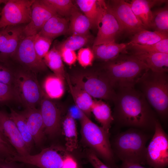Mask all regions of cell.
<instances>
[{
	"label": "cell",
	"mask_w": 168,
	"mask_h": 168,
	"mask_svg": "<svg viewBox=\"0 0 168 168\" xmlns=\"http://www.w3.org/2000/svg\"><path fill=\"white\" fill-rule=\"evenodd\" d=\"M25 164L0 157V168H24Z\"/></svg>",
	"instance_id": "42"
},
{
	"label": "cell",
	"mask_w": 168,
	"mask_h": 168,
	"mask_svg": "<svg viewBox=\"0 0 168 168\" xmlns=\"http://www.w3.org/2000/svg\"><path fill=\"white\" fill-rule=\"evenodd\" d=\"M131 54L141 61L148 69L152 71L168 72V54L133 52Z\"/></svg>",
	"instance_id": "21"
},
{
	"label": "cell",
	"mask_w": 168,
	"mask_h": 168,
	"mask_svg": "<svg viewBox=\"0 0 168 168\" xmlns=\"http://www.w3.org/2000/svg\"><path fill=\"white\" fill-rule=\"evenodd\" d=\"M131 44L117 43L115 42L93 46L92 50L95 57L99 60L107 62L112 60L122 54H128L127 49Z\"/></svg>",
	"instance_id": "20"
},
{
	"label": "cell",
	"mask_w": 168,
	"mask_h": 168,
	"mask_svg": "<svg viewBox=\"0 0 168 168\" xmlns=\"http://www.w3.org/2000/svg\"><path fill=\"white\" fill-rule=\"evenodd\" d=\"M58 50L60 53L63 61L67 64L71 66L75 63L77 60V55L75 51L66 49Z\"/></svg>",
	"instance_id": "41"
},
{
	"label": "cell",
	"mask_w": 168,
	"mask_h": 168,
	"mask_svg": "<svg viewBox=\"0 0 168 168\" xmlns=\"http://www.w3.org/2000/svg\"><path fill=\"white\" fill-rule=\"evenodd\" d=\"M62 147L52 146L34 155H17L10 160L31 165L40 168H61L63 160L68 154Z\"/></svg>",
	"instance_id": "9"
},
{
	"label": "cell",
	"mask_w": 168,
	"mask_h": 168,
	"mask_svg": "<svg viewBox=\"0 0 168 168\" xmlns=\"http://www.w3.org/2000/svg\"><path fill=\"white\" fill-rule=\"evenodd\" d=\"M119 168H150L144 167L139 164L122 162Z\"/></svg>",
	"instance_id": "45"
},
{
	"label": "cell",
	"mask_w": 168,
	"mask_h": 168,
	"mask_svg": "<svg viewBox=\"0 0 168 168\" xmlns=\"http://www.w3.org/2000/svg\"><path fill=\"white\" fill-rule=\"evenodd\" d=\"M164 0H132L128 2L133 13L139 21L147 30L151 29L152 17L151 8L167 2Z\"/></svg>",
	"instance_id": "19"
},
{
	"label": "cell",
	"mask_w": 168,
	"mask_h": 168,
	"mask_svg": "<svg viewBox=\"0 0 168 168\" xmlns=\"http://www.w3.org/2000/svg\"><path fill=\"white\" fill-rule=\"evenodd\" d=\"M100 10L97 24L98 30L93 46L115 42L123 32L117 20L108 10L104 0H99Z\"/></svg>",
	"instance_id": "11"
},
{
	"label": "cell",
	"mask_w": 168,
	"mask_h": 168,
	"mask_svg": "<svg viewBox=\"0 0 168 168\" xmlns=\"http://www.w3.org/2000/svg\"><path fill=\"white\" fill-rule=\"evenodd\" d=\"M91 39L90 34L86 35H72L55 46L58 50L66 49L75 51L80 49L89 43Z\"/></svg>",
	"instance_id": "33"
},
{
	"label": "cell",
	"mask_w": 168,
	"mask_h": 168,
	"mask_svg": "<svg viewBox=\"0 0 168 168\" xmlns=\"http://www.w3.org/2000/svg\"><path fill=\"white\" fill-rule=\"evenodd\" d=\"M0 134L2 135V134H1V133L0 132Z\"/></svg>",
	"instance_id": "47"
},
{
	"label": "cell",
	"mask_w": 168,
	"mask_h": 168,
	"mask_svg": "<svg viewBox=\"0 0 168 168\" xmlns=\"http://www.w3.org/2000/svg\"><path fill=\"white\" fill-rule=\"evenodd\" d=\"M75 2L81 10L90 21L92 28H97L100 10L99 0H77Z\"/></svg>",
	"instance_id": "31"
},
{
	"label": "cell",
	"mask_w": 168,
	"mask_h": 168,
	"mask_svg": "<svg viewBox=\"0 0 168 168\" xmlns=\"http://www.w3.org/2000/svg\"><path fill=\"white\" fill-rule=\"evenodd\" d=\"M69 86L76 105L88 117L91 112V108L94 102L92 97L76 85L73 86L69 84Z\"/></svg>",
	"instance_id": "26"
},
{
	"label": "cell",
	"mask_w": 168,
	"mask_h": 168,
	"mask_svg": "<svg viewBox=\"0 0 168 168\" xmlns=\"http://www.w3.org/2000/svg\"><path fill=\"white\" fill-rule=\"evenodd\" d=\"M116 93L113 116L119 127L154 132L159 119L141 91L135 87H128L119 89Z\"/></svg>",
	"instance_id": "1"
},
{
	"label": "cell",
	"mask_w": 168,
	"mask_h": 168,
	"mask_svg": "<svg viewBox=\"0 0 168 168\" xmlns=\"http://www.w3.org/2000/svg\"><path fill=\"white\" fill-rule=\"evenodd\" d=\"M74 85L82 88L92 97L113 101L116 93L106 77L99 72L82 73L74 77Z\"/></svg>",
	"instance_id": "7"
},
{
	"label": "cell",
	"mask_w": 168,
	"mask_h": 168,
	"mask_svg": "<svg viewBox=\"0 0 168 168\" xmlns=\"http://www.w3.org/2000/svg\"><path fill=\"white\" fill-rule=\"evenodd\" d=\"M104 62L99 72L106 77L114 90L135 87L149 69L131 54H121L114 59Z\"/></svg>",
	"instance_id": "2"
},
{
	"label": "cell",
	"mask_w": 168,
	"mask_h": 168,
	"mask_svg": "<svg viewBox=\"0 0 168 168\" xmlns=\"http://www.w3.org/2000/svg\"><path fill=\"white\" fill-rule=\"evenodd\" d=\"M56 15H58L40 0H35L31 7L30 20L24 26L25 35L31 36L38 34L47 21Z\"/></svg>",
	"instance_id": "17"
},
{
	"label": "cell",
	"mask_w": 168,
	"mask_h": 168,
	"mask_svg": "<svg viewBox=\"0 0 168 168\" xmlns=\"http://www.w3.org/2000/svg\"><path fill=\"white\" fill-rule=\"evenodd\" d=\"M64 80L54 74L45 79L44 84L45 93L51 99H58L64 92Z\"/></svg>",
	"instance_id": "28"
},
{
	"label": "cell",
	"mask_w": 168,
	"mask_h": 168,
	"mask_svg": "<svg viewBox=\"0 0 168 168\" xmlns=\"http://www.w3.org/2000/svg\"><path fill=\"white\" fill-rule=\"evenodd\" d=\"M146 164L153 168H166L168 165V136L159 120L147 147Z\"/></svg>",
	"instance_id": "8"
},
{
	"label": "cell",
	"mask_w": 168,
	"mask_h": 168,
	"mask_svg": "<svg viewBox=\"0 0 168 168\" xmlns=\"http://www.w3.org/2000/svg\"><path fill=\"white\" fill-rule=\"evenodd\" d=\"M35 35L25 36L21 41L14 57L22 67L36 73L46 69L43 59L37 55L34 45Z\"/></svg>",
	"instance_id": "13"
},
{
	"label": "cell",
	"mask_w": 168,
	"mask_h": 168,
	"mask_svg": "<svg viewBox=\"0 0 168 168\" xmlns=\"http://www.w3.org/2000/svg\"><path fill=\"white\" fill-rule=\"evenodd\" d=\"M77 165L74 158L68 154L64 158L61 168H77Z\"/></svg>",
	"instance_id": "44"
},
{
	"label": "cell",
	"mask_w": 168,
	"mask_h": 168,
	"mask_svg": "<svg viewBox=\"0 0 168 168\" xmlns=\"http://www.w3.org/2000/svg\"><path fill=\"white\" fill-rule=\"evenodd\" d=\"M15 70L8 62L0 61V83L13 85Z\"/></svg>",
	"instance_id": "38"
},
{
	"label": "cell",
	"mask_w": 168,
	"mask_h": 168,
	"mask_svg": "<svg viewBox=\"0 0 168 168\" xmlns=\"http://www.w3.org/2000/svg\"><path fill=\"white\" fill-rule=\"evenodd\" d=\"M53 40L39 34L35 35L34 45L38 57L43 59L49 50Z\"/></svg>",
	"instance_id": "36"
},
{
	"label": "cell",
	"mask_w": 168,
	"mask_h": 168,
	"mask_svg": "<svg viewBox=\"0 0 168 168\" xmlns=\"http://www.w3.org/2000/svg\"><path fill=\"white\" fill-rule=\"evenodd\" d=\"M13 86L18 101L26 108H36L45 94L36 73L23 68L15 69Z\"/></svg>",
	"instance_id": "6"
},
{
	"label": "cell",
	"mask_w": 168,
	"mask_h": 168,
	"mask_svg": "<svg viewBox=\"0 0 168 168\" xmlns=\"http://www.w3.org/2000/svg\"><path fill=\"white\" fill-rule=\"evenodd\" d=\"M21 113L23 116L27 128L36 145H41L44 140V128L40 109L26 108Z\"/></svg>",
	"instance_id": "18"
},
{
	"label": "cell",
	"mask_w": 168,
	"mask_h": 168,
	"mask_svg": "<svg viewBox=\"0 0 168 168\" xmlns=\"http://www.w3.org/2000/svg\"><path fill=\"white\" fill-rule=\"evenodd\" d=\"M35 0H9L0 15V30L8 26L28 23L30 20L32 5Z\"/></svg>",
	"instance_id": "10"
},
{
	"label": "cell",
	"mask_w": 168,
	"mask_h": 168,
	"mask_svg": "<svg viewBox=\"0 0 168 168\" xmlns=\"http://www.w3.org/2000/svg\"><path fill=\"white\" fill-rule=\"evenodd\" d=\"M151 29L154 31L166 34L168 32V8L167 4L165 7L152 11Z\"/></svg>",
	"instance_id": "32"
},
{
	"label": "cell",
	"mask_w": 168,
	"mask_h": 168,
	"mask_svg": "<svg viewBox=\"0 0 168 168\" xmlns=\"http://www.w3.org/2000/svg\"></svg>",
	"instance_id": "48"
},
{
	"label": "cell",
	"mask_w": 168,
	"mask_h": 168,
	"mask_svg": "<svg viewBox=\"0 0 168 168\" xmlns=\"http://www.w3.org/2000/svg\"><path fill=\"white\" fill-rule=\"evenodd\" d=\"M18 155L14 148L0 134V157L10 160Z\"/></svg>",
	"instance_id": "40"
},
{
	"label": "cell",
	"mask_w": 168,
	"mask_h": 168,
	"mask_svg": "<svg viewBox=\"0 0 168 168\" xmlns=\"http://www.w3.org/2000/svg\"><path fill=\"white\" fill-rule=\"evenodd\" d=\"M83 140L93 148L110 168H116L114 156L111 148L109 133L102 127L92 121L83 112L80 118Z\"/></svg>",
	"instance_id": "5"
},
{
	"label": "cell",
	"mask_w": 168,
	"mask_h": 168,
	"mask_svg": "<svg viewBox=\"0 0 168 168\" xmlns=\"http://www.w3.org/2000/svg\"><path fill=\"white\" fill-rule=\"evenodd\" d=\"M95 58L92 49L89 48L80 49L77 55V60L79 64L83 67L91 66Z\"/></svg>",
	"instance_id": "39"
},
{
	"label": "cell",
	"mask_w": 168,
	"mask_h": 168,
	"mask_svg": "<svg viewBox=\"0 0 168 168\" xmlns=\"http://www.w3.org/2000/svg\"><path fill=\"white\" fill-rule=\"evenodd\" d=\"M43 59L46 66L55 75L64 80L65 74L63 60L60 52L55 46L49 50Z\"/></svg>",
	"instance_id": "27"
},
{
	"label": "cell",
	"mask_w": 168,
	"mask_h": 168,
	"mask_svg": "<svg viewBox=\"0 0 168 168\" xmlns=\"http://www.w3.org/2000/svg\"><path fill=\"white\" fill-rule=\"evenodd\" d=\"M9 115L15 124L25 143L30 152L34 143L33 139L27 128L25 119L21 113L12 108Z\"/></svg>",
	"instance_id": "29"
},
{
	"label": "cell",
	"mask_w": 168,
	"mask_h": 168,
	"mask_svg": "<svg viewBox=\"0 0 168 168\" xmlns=\"http://www.w3.org/2000/svg\"><path fill=\"white\" fill-rule=\"evenodd\" d=\"M106 3L108 10L117 20L123 32L133 35L146 30L133 13L128 2L113 0Z\"/></svg>",
	"instance_id": "12"
},
{
	"label": "cell",
	"mask_w": 168,
	"mask_h": 168,
	"mask_svg": "<svg viewBox=\"0 0 168 168\" xmlns=\"http://www.w3.org/2000/svg\"><path fill=\"white\" fill-rule=\"evenodd\" d=\"M129 48L132 49L133 52L168 54V38L151 45H142L131 43Z\"/></svg>",
	"instance_id": "35"
},
{
	"label": "cell",
	"mask_w": 168,
	"mask_h": 168,
	"mask_svg": "<svg viewBox=\"0 0 168 168\" xmlns=\"http://www.w3.org/2000/svg\"><path fill=\"white\" fill-rule=\"evenodd\" d=\"M44 128V132L50 137L59 132L62 126L61 112L59 108L46 94L40 105Z\"/></svg>",
	"instance_id": "16"
},
{
	"label": "cell",
	"mask_w": 168,
	"mask_h": 168,
	"mask_svg": "<svg viewBox=\"0 0 168 168\" xmlns=\"http://www.w3.org/2000/svg\"><path fill=\"white\" fill-rule=\"evenodd\" d=\"M137 85L141 92L162 121L168 116V75L167 72L148 69Z\"/></svg>",
	"instance_id": "4"
},
{
	"label": "cell",
	"mask_w": 168,
	"mask_h": 168,
	"mask_svg": "<svg viewBox=\"0 0 168 168\" xmlns=\"http://www.w3.org/2000/svg\"><path fill=\"white\" fill-rule=\"evenodd\" d=\"M18 101L13 85L0 83V106Z\"/></svg>",
	"instance_id": "37"
},
{
	"label": "cell",
	"mask_w": 168,
	"mask_h": 168,
	"mask_svg": "<svg viewBox=\"0 0 168 168\" xmlns=\"http://www.w3.org/2000/svg\"><path fill=\"white\" fill-rule=\"evenodd\" d=\"M91 112L105 130L109 133L111 124L114 121L109 105L101 100H94Z\"/></svg>",
	"instance_id": "24"
},
{
	"label": "cell",
	"mask_w": 168,
	"mask_h": 168,
	"mask_svg": "<svg viewBox=\"0 0 168 168\" xmlns=\"http://www.w3.org/2000/svg\"><path fill=\"white\" fill-rule=\"evenodd\" d=\"M7 1V0H0V6L2 3H4L5 4Z\"/></svg>",
	"instance_id": "46"
},
{
	"label": "cell",
	"mask_w": 168,
	"mask_h": 168,
	"mask_svg": "<svg viewBox=\"0 0 168 168\" xmlns=\"http://www.w3.org/2000/svg\"><path fill=\"white\" fill-rule=\"evenodd\" d=\"M24 26H8L0 30V61L13 58L21 40L26 36Z\"/></svg>",
	"instance_id": "14"
},
{
	"label": "cell",
	"mask_w": 168,
	"mask_h": 168,
	"mask_svg": "<svg viewBox=\"0 0 168 168\" xmlns=\"http://www.w3.org/2000/svg\"><path fill=\"white\" fill-rule=\"evenodd\" d=\"M68 29L69 25L67 19L56 15L47 21L38 34L53 40L68 32Z\"/></svg>",
	"instance_id": "22"
},
{
	"label": "cell",
	"mask_w": 168,
	"mask_h": 168,
	"mask_svg": "<svg viewBox=\"0 0 168 168\" xmlns=\"http://www.w3.org/2000/svg\"><path fill=\"white\" fill-rule=\"evenodd\" d=\"M65 140L66 150L72 152L78 145L77 134L75 119L68 113L62 123Z\"/></svg>",
	"instance_id": "25"
},
{
	"label": "cell",
	"mask_w": 168,
	"mask_h": 168,
	"mask_svg": "<svg viewBox=\"0 0 168 168\" xmlns=\"http://www.w3.org/2000/svg\"><path fill=\"white\" fill-rule=\"evenodd\" d=\"M68 33L71 35H89L90 30L92 28L88 18L82 14L75 6L70 16Z\"/></svg>",
	"instance_id": "23"
},
{
	"label": "cell",
	"mask_w": 168,
	"mask_h": 168,
	"mask_svg": "<svg viewBox=\"0 0 168 168\" xmlns=\"http://www.w3.org/2000/svg\"><path fill=\"white\" fill-rule=\"evenodd\" d=\"M88 157L90 162L94 168H110L102 162L94 152H90Z\"/></svg>",
	"instance_id": "43"
},
{
	"label": "cell",
	"mask_w": 168,
	"mask_h": 168,
	"mask_svg": "<svg viewBox=\"0 0 168 168\" xmlns=\"http://www.w3.org/2000/svg\"><path fill=\"white\" fill-rule=\"evenodd\" d=\"M168 38V34L144 30L134 35L130 41L132 44L151 45Z\"/></svg>",
	"instance_id": "30"
},
{
	"label": "cell",
	"mask_w": 168,
	"mask_h": 168,
	"mask_svg": "<svg viewBox=\"0 0 168 168\" xmlns=\"http://www.w3.org/2000/svg\"><path fill=\"white\" fill-rule=\"evenodd\" d=\"M0 132L5 139L16 150L18 155L30 154L16 126L9 114L0 110Z\"/></svg>",
	"instance_id": "15"
},
{
	"label": "cell",
	"mask_w": 168,
	"mask_h": 168,
	"mask_svg": "<svg viewBox=\"0 0 168 168\" xmlns=\"http://www.w3.org/2000/svg\"><path fill=\"white\" fill-rule=\"evenodd\" d=\"M151 136L150 132L134 128L120 133L113 141L112 149L114 155L122 162L145 165L146 144Z\"/></svg>",
	"instance_id": "3"
},
{
	"label": "cell",
	"mask_w": 168,
	"mask_h": 168,
	"mask_svg": "<svg viewBox=\"0 0 168 168\" xmlns=\"http://www.w3.org/2000/svg\"><path fill=\"white\" fill-rule=\"evenodd\" d=\"M57 14L63 16H70L75 6L71 0H40Z\"/></svg>",
	"instance_id": "34"
}]
</instances>
